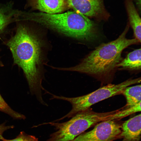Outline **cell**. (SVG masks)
<instances>
[{"label":"cell","mask_w":141,"mask_h":141,"mask_svg":"<svg viewBox=\"0 0 141 141\" xmlns=\"http://www.w3.org/2000/svg\"><path fill=\"white\" fill-rule=\"evenodd\" d=\"M140 78L129 79L118 84H109L90 93L75 97H68L53 94L52 99L66 101L69 102L72 105L70 111L64 116L58 119V120L60 121L65 118L72 117L78 113L90 108L92 105L99 102L121 94L126 87L140 83Z\"/></svg>","instance_id":"5"},{"label":"cell","mask_w":141,"mask_h":141,"mask_svg":"<svg viewBox=\"0 0 141 141\" xmlns=\"http://www.w3.org/2000/svg\"><path fill=\"white\" fill-rule=\"evenodd\" d=\"M141 60V49H136L129 53L117 65V67L132 70H140Z\"/></svg>","instance_id":"12"},{"label":"cell","mask_w":141,"mask_h":141,"mask_svg":"<svg viewBox=\"0 0 141 141\" xmlns=\"http://www.w3.org/2000/svg\"><path fill=\"white\" fill-rule=\"evenodd\" d=\"M11 52L14 63L23 70L31 93L42 96L45 79L42 66L40 44L35 34L26 24L19 23L15 34L6 42Z\"/></svg>","instance_id":"1"},{"label":"cell","mask_w":141,"mask_h":141,"mask_svg":"<svg viewBox=\"0 0 141 141\" xmlns=\"http://www.w3.org/2000/svg\"><path fill=\"white\" fill-rule=\"evenodd\" d=\"M114 113V111L98 113L89 108L78 113L67 121L59 123L52 121L37 126L49 124L55 127L56 131L46 141H70L97 123L110 120Z\"/></svg>","instance_id":"4"},{"label":"cell","mask_w":141,"mask_h":141,"mask_svg":"<svg viewBox=\"0 0 141 141\" xmlns=\"http://www.w3.org/2000/svg\"><path fill=\"white\" fill-rule=\"evenodd\" d=\"M4 66V65L3 64L2 62V61H1L0 59V66L1 67H2Z\"/></svg>","instance_id":"18"},{"label":"cell","mask_w":141,"mask_h":141,"mask_svg":"<svg viewBox=\"0 0 141 141\" xmlns=\"http://www.w3.org/2000/svg\"><path fill=\"white\" fill-rule=\"evenodd\" d=\"M141 111V102L133 106L128 108L123 107L118 110L113 116L111 120H118L124 117Z\"/></svg>","instance_id":"14"},{"label":"cell","mask_w":141,"mask_h":141,"mask_svg":"<svg viewBox=\"0 0 141 141\" xmlns=\"http://www.w3.org/2000/svg\"><path fill=\"white\" fill-rule=\"evenodd\" d=\"M14 127L13 125L6 126L5 123L0 125V140H2L4 138L3 134L5 131L9 129L13 128Z\"/></svg>","instance_id":"17"},{"label":"cell","mask_w":141,"mask_h":141,"mask_svg":"<svg viewBox=\"0 0 141 141\" xmlns=\"http://www.w3.org/2000/svg\"><path fill=\"white\" fill-rule=\"evenodd\" d=\"M121 94L126 99V104L125 107L134 106L141 102V85L127 87L123 90Z\"/></svg>","instance_id":"13"},{"label":"cell","mask_w":141,"mask_h":141,"mask_svg":"<svg viewBox=\"0 0 141 141\" xmlns=\"http://www.w3.org/2000/svg\"><path fill=\"white\" fill-rule=\"evenodd\" d=\"M127 11L130 24L133 29L135 38L141 42V19L131 0H126Z\"/></svg>","instance_id":"11"},{"label":"cell","mask_w":141,"mask_h":141,"mask_svg":"<svg viewBox=\"0 0 141 141\" xmlns=\"http://www.w3.org/2000/svg\"><path fill=\"white\" fill-rule=\"evenodd\" d=\"M118 120L100 122L91 130L83 133L70 141H113L119 139L122 123Z\"/></svg>","instance_id":"6"},{"label":"cell","mask_w":141,"mask_h":141,"mask_svg":"<svg viewBox=\"0 0 141 141\" xmlns=\"http://www.w3.org/2000/svg\"><path fill=\"white\" fill-rule=\"evenodd\" d=\"M2 141H38V140L34 136L28 134L24 132L21 131L15 138L7 139L4 138Z\"/></svg>","instance_id":"16"},{"label":"cell","mask_w":141,"mask_h":141,"mask_svg":"<svg viewBox=\"0 0 141 141\" xmlns=\"http://www.w3.org/2000/svg\"><path fill=\"white\" fill-rule=\"evenodd\" d=\"M21 12L14 9L11 3H0V35L10 24L19 21Z\"/></svg>","instance_id":"10"},{"label":"cell","mask_w":141,"mask_h":141,"mask_svg":"<svg viewBox=\"0 0 141 141\" xmlns=\"http://www.w3.org/2000/svg\"><path fill=\"white\" fill-rule=\"evenodd\" d=\"M27 21L35 22L68 36L86 41L98 36L97 25L88 17L75 11L61 14L27 12Z\"/></svg>","instance_id":"3"},{"label":"cell","mask_w":141,"mask_h":141,"mask_svg":"<svg viewBox=\"0 0 141 141\" xmlns=\"http://www.w3.org/2000/svg\"><path fill=\"white\" fill-rule=\"evenodd\" d=\"M141 114L122 123L119 139L121 141H140L141 137Z\"/></svg>","instance_id":"8"},{"label":"cell","mask_w":141,"mask_h":141,"mask_svg":"<svg viewBox=\"0 0 141 141\" xmlns=\"http://www.w3.org/2000/svg\"><path fill=\"white\" fill-rule=\"evenodd\" d=\"M0 111L8 114L13 118L25 119L26 117L22 114L13 110L6 102L0 93Z\"/></svg>","instance_id":"15"},{"label":"cell","mask_w":141,"mask_h":141,"mask_svg":"<svg viewBox=\"0 0 141 141\" xmlns=\"http://www.w3.org/2000/svg\"><path fill=\"white\" fill-rule=\"evenodd\" d=\"M129 28V24H127L117 39L101 44L78 64L69 67L58 68V70L77 72L100 80L110 77L121 60L122 51L129 46L139 43L135 38H126V34Z\"/></svg>","instance_id":"2"},{"label":"cell","mask_w":141,"mask_h":141,"mask_svg":"<svg viewBox=\"0 0 141 141\" xmlns=\"http://www.w3.org/2000/svg\"><path fill=\"white\" fill-rule=\"evenodd\" d=\"M65 0H27L25 8L31 7L48 14L61 12L67 8Z\"/></svg>","instance_id":"9"},{"label":"cell","mask_w":141,"mask_h":141,"mask_svg":"<svg viewBox=\"0 0 141 141\" xmlns=\"http://www.w3.org/2000/svg\"><path fill=\"white\" fill-rule=\"evenodd\" d=\"M68 5L74 11L87 17L105 20L108 15L103 7L102 0H67Z\"/></svg>","instance_id":"7"}]
</instances>
